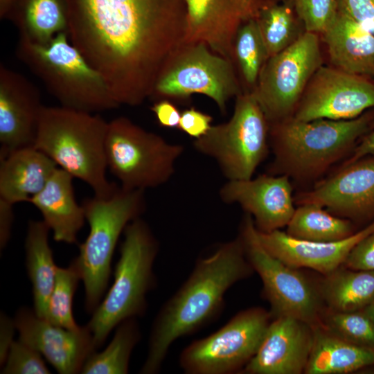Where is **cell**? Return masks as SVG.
Masks as SVG:
<instances>
[{
	"instance_id": "cell-11",
	"label": "cell",
	"mask_w": 374,
	"mask_h": 374,
	"mask_svg": "<svg viewBox=\"0 0 374 374\" xmlns=\"http://www.w3.org/2000/svg\"><path fill=\"white\" fill-rule=\"evenodd\" d=\"M271 318L260 307L240 311L217 331L186 346L180 368L186 374L240 373L256 353Z\"/></svg>"
},
{
	"instance_id": "cell-29",
	"label": "cell",
	"mask_w": 374,
	"mask_h": 374,
	"mask_svg": "<svg viewBox=\"0 0 374 374\" xmlns=\"http://www.w3.org/2000/svg\"><path fill=\"white\" fill-rule=\"evenodd\" d=\"M255 20L269 57L291 46L306 32L294 8L286 0H269Z\"/></svg>"
},
{
	"instance_id": "cell-33",
	"label": "cell",
	"mask_w": 374,
	"mask_h": 374,
	"mask_svg": "<svg viewBox=\"0 0 374 374\" xmlns=\"http://www.w3.org/2000/svg\"><path fill=\"white\" fill-rule=\"evenodd\" d=\"M319 326L345 341L374 350V323L362 310H323Z\"/></svg>"
},
{
	"instance_id": "cell-8",
	"label": "cell",
	"mask_w": 374,
	"mask_h": 374,
	"mask_svg": "<svg viewBox=\"0 0 374 374\" xmlns=\"http://www.w3.org/2000/svg\"><path fill=\"white\" fill-rule=\"evenodd\" d=\"M184 150L183 145L168 142L127 117L108 122L107 169L125 189L145 191L168 181Z\"/></svg>"
},
{
	"instance_id": "cell-19",
	"label": "cell",
	"mask_w": 374,
	"mask_h": 374,
	"mask_svg": "<svg viewBox=\"0 0 374 374\" xmlns=\"http://www.w3.org/2000/svg\"><path fill=\"white\" fill-rule=\"evenodd\" d=\"M44 105L37 87L0 64V155L34 146Z\"/></svg>"
},
{
	"instance_id": "cell-5",
	"label": "cell",
	"mask_w": 374,
	"mask_h": 374,
	"mask_svg": "<svg viewBox=\"0 0 374 374\" xmlns=\"http://www.w3.org/2000/svg\"><path fill=\"white\" fill-rule=\"evenodd\" d=\"M16 53L61 106L90 113L120 106L101 75L71 42L66 31L44 44L19 39Z\"/></svg>"
},
{
	"instance_id": "cell-3",
	"label": "cell",
	"mask_w": 374,
	"mask_h": 374,
	"mask_svg": "<svg viewBox=\"0 0 374 374\" xmlns=\"http://www.w3.org/2000/svg\"><path fill=\"white\" fill-rule=\"evenodd\" d=\"M373 124L374 108L350 120L304 121L292 116L271 123L269 140L274 161L268 172L298 181L318 180L349 156Z\"/></svg>"
},
{
	"instance_id": "cell-28",
	"label": "cell",
	"mask_w": 374,
	"mask_h": 374,
	"mask_svg": "<svg viewBox=\"0 0 374 374\" xmlns=\"http://www.w3.org/2000/svg\"><path fill=\"white\" fill-rule=\"evenodd\" d=\"M317 288L326 309L359 311L374 298V271L354 270L342 265L324 275Z\"/></svg>"
},
{
	"instance_id": "cell-31",
	"label": "cell",
	"mask_w": 374,
	"mask_h": 374,
	"mask_svg": "<svg viewBox=\"0 0 374 374\" xmlns=\"http://www.w3.org/2000/svg\"><path fill=\"white\" fill-rule=\"evenodd\" d=\"M136 318L122 321L111 342L100 353L91 354L80 371L82 374H126L132 352L141 339Z\"/></svg>"
},
{
	"instance_id": "cell-44",
	"label": "cell",
	"mask_w": 374,
	"mask_h": 374,
	"mask_svg": "<svg viewBox=\"0 0 374 374\" xmlns=\"http://www.w3.org/2000/svg\"><path fill=\"white\" fill-rule=\"evenodd\" d=\"M12 0H0V18L4 19L10 10Z\"/></svg>"
},
{
	"instance_id": "cell-21",
	"label": "cell",
	"mask_w": 374,
	"mask_h": 374,
	"mask_svg": "<svg viewBox=\"0 0 374 374\" xmlns=\"http://www.w3.org/2000/svg\"><path fill=\"white\" fill-rule=\"evenodd\" d=\"M373 232L374 220L350 236L336 241L303 240L280 230L269 233L258 231V235L265 249L287 265L312 269L326 275L342 266L353 247Z\"/></svg>"
},
{
	"instance_id": "cell-42",
	"label": "cell",
	"mask_w": 374,
	"mask_h": 374,
	"mask_svg": "<svg viewBox=\"0 0 374 374\" xmlns=\"http://www.w3.org/2000/svg\"><path fill=\"white\" fill-rule=\"evenodd\" d=\"M16 329L14 320L5 314L1 315L0 322V362L3 365L10 348L14 341V331Z\"/></svg>"
},
{
	"instance_id": "cell-37",
	"label": "cell",
	"mask_w": 374,
	"mask_h": 374,
	"mask_svg": "<svg viewBox=\"0 0 374 374\" xmlns=\"http://www.w3.org/2000/svg\"><path fill=\"white\" fill-rule=\"evenodd\" d=\"M337 11L374 34V0H336Z\"/></svg>"
},
{
	"instance_id": "cell-41",
	"label": "cell",
	"mask_w": 374,
	"mask_h": 374,
	"mask_svg": "<svg viewBox=\"0 0 374 374\" xmlns=\"http://www.w3.org/2000/svg\"><path fill=\"white\" fill-rule=\"evenodd\" d=\"M368 155H374V124L362 136L349 156L339 164L338 168L348 166Z\"/></svg>"
},
{
	"instance_id": "cell-26",
	"label": "cell",
	"mask_w": 374,
	"mask_h": 374,
	"mask_svg": "<svg viewBox=\"0 0 374 374\" xmlns=\"http://www.w3.org/2000/svg\"><path fill=\"white\" fill-rule=\"evenodd\" d=\"M50 229L44 220L28 222L25 240L26 264L33 285L34 312L46 319L57 268L48 243Z\"/></svg>"
},
{
	"instance_id": "cell-16",
	"label": "cell",
	"mask_w": 374,
	"mask_h": 374,
	"mask_svg": "<svg viewBox=\"0 0 374 374\" xmlns=\"http://www.w3.org/2000/svg\"><path fill=\"white\" fill-rule=\"evenodd\" d=\"M186 9L185 43H204L233 61V43L240 26L256 19L269 0H184ZM235 64V63H234Z\"/></svg>"
},
{
	"instance_id": "cell-12",
	"label": "cell",
	"mask_w": 374,
	"mask_h": 374,
	"mask_svg": "<svg viewBox=\"0 0 374 374\" xmlns=\"http://www.w3.org/2000/svg\"><path fill=\"white\" fill-rule=\"evenodd\" d=\"M322 65L321 37L308 31L267 59L251 92L269 124L294 116L310 80Z\"/></svg>"
},
{
	"instance_id": "cell-10",
	"label": "cell",
	"mask_w": 374,
	"mask_h": 374,
	"mask_svg": "<svg viewBox=\"0 0 374 374\" xmlns=\"http://www.w3.org/2000/svg\"><path fill=\"white\" fill-rule=\"evenodd\" d=\"M244 91L234 62L204 43H184L168 62L151 97L183 99L194 93L211 98L222 114Z\"/></svg>"
},
{
	"instance_id": "cell-24",
	"label": "cell",
	"mask_w": 374,
	"mask_h": 374,
	"mask_svg": "<svg viewBox=\"0 0 374 374\" xmlns=\"http://www.w3.org/2000/svg\"><path fill=\"white\" fill-rule=\"evenodd\" d=\"M330 65L346 72L374 77V34L337 11L320 35Z\"/></svg>"
},
{
	"instance_id": "cell-25",
	"label": "cell",
	"mask_w": 374,
	"mask_h": 374,
	"mask_svg": "<svg viewBox=\"0 0 374 374\" xmlns=\"http://www.w3.org/2000/svg\"><path fill=\"white\" fill-rule=\"evenodd\" d=\"M314 335L306 374H345L374 366V350L345 341L320 326Z\"/></svg>"
},
{
	"instance_id": "cell-40",
	"label": "cell",
	"mask_w": 374,
	"mask_h": 374,
	"mask_svg": "<svg viewBox=\"0 0 374 374\" xmlns=\"http://www.w3.org/2000/svg\"><path fill=\"white\" fill-rule=\"evenodd\" d=\"M151 110L161 126L168 128L179 127L181 113L168 99H162L155 103Z\"/></svg>"
},
{
	"instance_id": "cell-6",
	"label": "cell",
	"mask_w": 374,
	"mask_h": 374,
	"mask_svg": "<svg viewBox=\"0 0 374 374\" xmlns=\"http://www.w3.org/2000/svg\"><path fill=\"white\" fill-rule=\"evenodd\" d=\"M123 233L114 283L87 325L96 348L122 321L143 314L147 294L155 283L153 266L159 242L150 228L139 217L129 223Z\"/></svg>"
},
{
	"instance_id": "cell-2",
	"label": "cell",
	"mask_w": 374,
	"mask_h": 374,
	"mask_svg": "<svg viewBox=\"0 0 374 374\" xmlns=\"http://www.w3.org/2000/svg\"><path fill=\"white\" fill-rule=\"evenodd\" d=\"M253 271L240 235L198 258L156 316L140 373L159 372L173 343L213 321L222 310L227 291Z\"/></svg>"
},
{
	"instance_id": "cell-17",
	"label": "cell",
	"mask_w": 374,
	"mask_h": 374,
	"mask_svg": "<svg viewBox=\"0 0 374 374\" xmlns=\"http://www.w3.org/2000/svg\"><path fill=\"white\" fill-rule=\"evenodd\" d=\"M14 323L19 339L39 352L62 374L80 373L96 349L87 326L73 330L64 328L26 308L17 312Z\"/></svg>"
},
{
	"instance_id": "cell-35",
	"label": "cell",
	"mask_w": 374,
	"mask_h": 374,
	"mask_svg": "<svg viewBox=\"0 0 374 374\" xmlns=\"http://www.w3.org/2000/svg\"><path fill=\"white\" fill-rule=\"evenodd\" d=\"M294 8L308 32L321 35L337 14L336 0H286Z\"/></svg>"
},
{
	"instance_id": "cell-34",
	"label": "cell",
	"mask_w": 374,
	"mask_h": 374,
	"mask_svg": "<svg viewBox=\"0 0 374 374\" xmlns=\"http://www.w3.org/2000/svg\"><path fill=\"white\" fill-rule=\"evenodd\" d=\"M80 280V276L71 263L66 268L57 267L48 305L47 321L67 329L80 327L75 323L72 312L73 298Z\"/></svg>"
},
{
	"instance_id": "cell-4",
	"label": "cell",
	"mask_w": 374,
	"mask_h": 374,
	"mask_svg": "<svg viewBox=\"0 0 374 374\" xmlns=\"http://www.w3.org/2000/svg\"><path fill=\"white\" fill-rule=\"evenodd\" d=\"M107 122L99 114L44 106L34 147L57 166L87 184L94 196H111L118 186L106 177Z\"/></svg>"
},
{
	"instance_id": "cell-36",
	"label": "cell",
	"mask_w": 374,
	"mask_h": 374,
	"mask_svg": "<svg viewBox=\"0 0 374 374\" xmlns=\"http://www.w3.org/2000/svg\"><path fill=\"white\" fill-rule=\"evenodd\" d=\"M3 365V374L51 373L42 354L20 339L12 342Z\"/></svg>"
},
{
	"instance_id": "cell-18",
	"label": "cell",
	"mask_w": 374,
	"mask_h": 374,
	"mask_svg": "<svg viewBox=\"0 0 374 374\" xmlns=\"http://www.w3.org/2000/svg\"><path fill=\"white\" fill-rule=\"evenodd\" d=\"M290 178L262 174L246 180L228 181L220 189L221 199L237 204L251 216L258 231L269 233L287 226L295 208Z\"/></svg>"
},
{
	"instance_id": "cell-32",
	"label": "cell",
	"mask_w": 374,
	"mask_h": 374,
	"mask_svg": "<svg viewBox=\"0 0 374 374\" xmlns=\"http://www.w3.org/2000/svg\"><path fill=\"white\" fill-rule=\"evenodd\" d=\"M268 58L256 21L249 20L238 29L233 43V61L244 91L253 89Z\"/></svg>"
},
{
	"instance_id": "cell-9",
	"label": "cell",
	"mask_w": 374,
	"mask_h": 374,
	"mask_svg": "<svg viewBox=\"0 0 374 374\" xmlns=\"http://www.w3.org/2000/svg\"><path fill=\"white\" fill-rule=\"evenodd\" d=\"M269 122L251 91L235 98L230 119L212 125L194 147L213 159L224 177L230 180L253 177L269 150Z\"/></svg>"
},
{
	"instance_id": "cell-14",
	"label": "cell",
	"mask_w": 374,
	"mask_h": 374,
	"mask_svg": "<svg viewBox=\"0 0 374 374\" xmlns=\"http://www.w3.org/2000/svg\"><path fill=\"white\" fill-rule=\"evenodd\" d=\"M374 108V79L322 65L310 80L294 118L350 120Z\"/></svg>"
},
{
	"instance_id": "cell-15",
	"label": "cell",
	"mask_w": 374,
	"mask_h": 374,
	"mask_svg": "<svg viewBox=\"0 0 374 374\" xmlns=\"http://www.w3.org/2000/svg\"><path fill=\"white\" fill-rule=\"evenodd\" d=\"M297 205L316 204L350 221L374 220V155L337 168L294 197Z\"/></svg>"
},
{
	"instance_id": "cell-1",
	"label": "cell",
	"mask_w": 374,
	"mask_h": 374,
	"mask_svg": "<svg viewBox=\"0 0 374 374\" xmlns=\"http://www.w3.org/2000/svg\"><path fill=\"white\" fill-rule=\"evenodd\" d=\"M69 38L103 78L116 103L151 97L184 43V0H65Z\"/></svg>"
},
{
	"instance_id": "cell-13",
	"label": "cell",
	"mask_w": 374,
	"mask_h": 374,
	"mask_svg": "<svg viewBox=\"0 0 374 374\" xmlns=\"http://www.w3.org/2000/svg\"><path fill=\"white\" fill-rule=\"evenodd\" d=\"M240 235L247 258L262 283L265 298L274 317L289 316L312 326L319 325L323 302L318 288L298 268L271 255L261 244L253 218L247 214Z\"/></svg>"
},
{
	"instance_id": "cell-38",
	"label": "cell",
	"mask_w": 374,
	"mask_h": 374,
	"mask_svg": "<svg viewBox=\"0 0 374 374\" xmlns=\"http://www.w3.org/2000/svg\"><path fill=\"white\" fill-rule=\"evenodd\" d=\"M343 265L354 270L374 271V232L353 247Z\"/></svg>"
},
{
	"instance_id": "cell-43",
	"label": "cell",
	"mask_w": 374,
	"mask_h": 374,
	"mask_svg": "<svg viewBox=\"0 0 374 374\" xmlns=\"http://www.w3.org/2000/svg\"><path fill=\"white\" fill-rule=\"evenodd\" d=\"M12 204L0 199V248L7 244L11 234L14 220Z\"/></svg>"
},
{
	"instance_id": "cell-22",
	"label": "cell",
	"mask_w": 374,
	"mask_h": 374,
	"mask_svg": "<svg viewBox=\"0 0 374 374\" xmlns=\"http://www.w3.org/2000/svg\"><path fill=\"white\" fill-rule=\"evenodd\" d=\"M73 179L58 167L43 189L29 202L41 213L54 240L68 244L77 242V235L86 220L84 208L75 197Z\"/></svg>"
},
{
	"instance_id": "cell-39",
	"label": "cell",
	"mask_w": 374,
	"mask_h": 374,
	"mask_svg": "<svg viewBox=\"0 0 374 374\" xmlns=\"http://www.w3.org/2000/svg\"><path fill=\"white\" fill-rule=\"evenodd\" d=\"M212 120L209 114L191 107L181 113L178 128L196 139L208 131L212 126Z\"/></svg>"
},
{
	"instance_id": "cell-7",
	"label": "cell",
	"mask_w": 374,
	"mask_h": 374,
	"mask_svg": "<svg viewBox=\"0 0 374 374\" xmlns=\"http://www.w3.org/2000/svg\"><path fill=\"white\" fill-rule=\"evenodd\" d=\"M144 192L118 186L108 197L94 196L82 203L89 233L71 263L84 283L89 312H94L106 290L112 256L121 233L145 210Z\"/></svg>"
},
{
	"instance_id": "cell-23",
	"label": "cell",
	"mask_w": 374,
	"mask_h": 374,
	"mask_svg": "<svg viewBox=\"0 0 374 374\" xmlns=\"http://www.w3.org/2000/svg\"><path fill=\"white\" fill-rule=\"evenodd\" d=\"M58 168L34 146L0 155V199L15 205L39 193Z\"/></svg>"
},
{
	"instance_id": "cell-30",
	"label": "cell",
	"mask_w": 374,
	"mask_h": 374,
	"mask_svg": "<svg viewBox=\"0 0 374 374\" xmlns=\"http://www.w3.org/2000/svg\"><path fill=\"white\" fill-rule=\"evenodd\" d=\"M355 232L352 221L316 204H303L295 208L286 230L291 237L312 242L339 240Z\"/></svg>"
},
{
	"instance_id": "cell-20",
	"label": "cell",
	"mask_w": 374,
	"mask_h": 374,
	"mask_svg": "<svg viewBox=\"0 0 374 374\" xmlns=\"http://www.w3.org/2000/svg\"><path fill=\"white\" fill-rule=\"evenodd\" d=\"M313 326L289 316H277L242 373L300 374L305 369L313 342Z\"/></svg>"
},
{
	"instance_id": "cell-27",
	"label": "cell",
	"mask_w": 374,
	"mask_h": 374,
	"mask_svg": "<svg viewBox=\"0 0 374 374\" xmlns=\"http://www.w3.org/2000/svg\"><path fill=\"white\" fill-rule=\"evenodd\" d=\"M17 28L19 39L44 44L67 32L65 0H12L7 15Z\"/></svg>"
},
{
	"instance_id": "cell-45",
	"label": "cell",
	"mask_w": 374,
	"mask_h": 374,
	"mask_svg": "<svg viewBox=\"0 0 374 374\" xmlns=\"http://www.w3.org/2000/svg\"><path fill=\"white\" fill-rule=\"evenodd\" d=\"M361 310L374 323V298Z\"/></svg>"
}]
</instances>
